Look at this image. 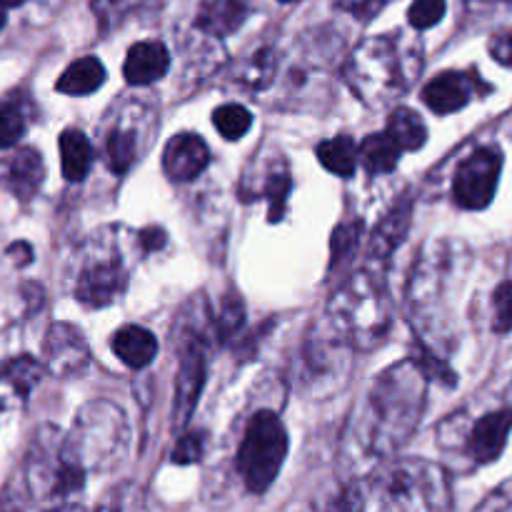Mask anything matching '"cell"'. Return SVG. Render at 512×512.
<instances>
[{"label":"cell","instance_id":"6da1fadb","mask_svg":"<svg viewBox=\"0 0 512 512\" xmlns=\"http://www.w3.org/2000/svg\"><path fill=\"white\" fill-rule=\"evenodd\" d=\"M425 370L415 360H403L385 370L373 385L368 418L355 438L363 458L380 460L398 453L420 423L425 408Z\"/></svg>","mask_w":512,"mask_h":512},{"label":"cell","instance_id":"7a4b0ae2","mask_svg":"<svg viewBox=\"0 0 512 512\" xmlns=\"http://www.w3.org/2000/svg\"><path fill=\"white\" fill-rule=\"evenodd\" d=\"M450 503L448 473L423 458L395 460L375 483L378 512H448Z\"/></svg>","mask_w":512,"mask_h":512},{"label":"cell","instance_id":"3957f363","mask_svg":"<svg viewBox=\"0 0 512 512\" xmlns=\"http://www.w3.org/2000/svg\"><path fill=\"white\" fill-rule=\"evenodd\" d=\"M63 448L75 465L88 470H108L120 463L128 448V425L123 410L108 400L88 403L75 418Z\"/></svg>","mask_w":512,"mask_h":512},{"label":"cell","instance_id":"277c9868","mask_svg":"<svg viewBox=\"0 0 512 512\" xmlns=\"http://www.w3.org/2000/svg\"><path fill=\"white\" fill-rule=\"evenodd\" d=\"M330 318L358 348L370 350L378 345L390 325L388 295L378 278L365 270L350 275L330 300Z\"/></svg>","mask_w":512,"mask_h":512},{"label":"cell","instance_id":"5b68a950","mask_svg":"<svg viewBox=\"0 0 512 512\" xmlns=\"http://www.w3.org/2000/svg\"><path fill=\"white\" fill-rule=\"evenodd\" d=\"M288 458V430L273 410L253 415L238 450V473L255 495L268 493Z\"/></svg>","mask_w":512,"mask_h":512},{"label":"cell","instance_id":"8992f818","mask_svg":"<svg viewBox=\"0 0 512 512\" xmlns=\"http://www.w3.org/2000/svg\"><path fill=\"white\" fill-rule=\"evenodd\" d=\"M343 78L365 105L383 108L400 93V63L393 40L388 35L365 38L345 63Z\"/></svg>","mask_w":512,"mask_h":512},{"label":"cell","instance_id":"52a82bcc","mask_svg":"<svg viewBox=\"0 0 512 512\" xmlns=\"http://www.w3.org/2000/svg\"><path fill=\"white\" fill-rule=\"evenodd\" d=\"M28 473L30 488L38 498H68L78 493L85 483V470L68 458L58 430L50 433L48 440L40 438L30 458Z\"/></svg>","mask_w":512,"mask_h":512},{"label":"cell","instance_id":"ba28073f","mask_svg":"<svg viewBox=\"0 0 512 512\" xmlns=\"http://www.w3.org/2000/svg\"><path fill=\"white\" fill-rule=\"evenodd\" d=\"M503 170V155L495 148H480L460 163L453 180L455 203L465 210H483L493 200Z\"/></svg>","mask_w":512,"mask_h":512},{"label":"cell","instance_id":"9c48e42d","mask_svg":"<svg viewBox=\"0 0 512 512\" xmlns=\"http://www.w3.org/2000/svg\"><path fill=\"white\" fill-rule=\"evenodd\" d=\"M128 285V273L118 258L90 260L78 275L75 298L88 308H105L123 295Z\"/></svg>","mask_w":512,"mask_h":512},{"label":"cell","instance_id":"30bf717a","mask_svg":"<svg viewBox=\"0 0 512 512\" xmlns=\"http://www.w3.org/2000/svg\"><path fill=\"white\" fill-rule=\"evenodd\" d=\"M45 355H48V368L63 378L80 373L90 360L83 333L68 323H55L50 328L48 340H45Z\"/></svg>","mask_w":512,"mask_h":512},{"label":"cell","instance_id":"8fae6325","mask_svg":"<svg viewBox=\"0 0 512 512\" xmlns=\"http://www.w3.org/2000/svg\"><path fill=\"white\" fill-rule=\"evenodd\" d=\"M205 383V355L198 343L190 345L180 358L178 378H175V405H173V420L175 428H185L193 415L195 405H198L200 390Z\"/></svg>","mask_w":512,"mask_h":512},{"label":"cell","instance_id":"7c38bea8","mask_svg":"<svg viewBox=\"0 0 512 512\" xmlns=\"http://www.w3.org/2000/svg\"><path fill=\"white\" fill-rule=\"evenodd\" d=\"M210 150L205 140L195 133H180L165 145L163 153V170L170 180H193L208 168Z\"/></svg>","mask_w":512,"mask_h":512},{"label":"cell","instance_id":"4fadbf2b","mask_svg":"<svg viewBox=\"0 0 512 512\" xmlns=\"http://www.w3.org/2000/svg\"><path fill=\"white\" fill-rule=\"evenodd\" d=\"M512 430V413L510 410H498L488 413L475 423V428L468 435V455L478 465H488L503 455L505 443Z\"/></svg>","mask_w":512,"mask_h":512},{"label":"cell","instance_id":"5bb4252c","mask_svg":"<svg viewBox=\"0 0 512 512\" xmlns=\"http://www.w3.org/2000/svg\"><path fill=\"white\" fill-rule=\"evenodd\" d=\"M0 178H3L5 188L20 200H30L40 190L45 178V165L40 153L23 148L15 150L10 158L0 163Z\"/></svg>","mask_w":512,"mask_h":512},{"label":"cell","instance_id":"9a60e30c","mask_svg":"<svg viewBox=\"0 0 512 512\" xmlns=\"http://www.w3.org/2000/svg\"><path fill=\"white\" fill-rule=\"evenodd\" d=\"M475 93V80L465 73H455V70H448V73H440L425 85L423 100L433 113L448 115L458 113L465 105L470 103Z\"/></svg>","mask_w":512,"mask_h":512},{"label":"cell","instance_id":"2e32d148","mask_svg":"<svg viewBox=\"0 0 512 512\" xmlns=\"http://www.w3.org/2000/svg\"><path fill=\"white\" fill-rule=\"evenodd\" d=\"M250 10H253V0H203L195 25L200 33L225 38L248 20Z\"/></svg>","mask_w":512,"mask_h":512},{"label":"cell","instance_id":"e0dca14e","mask_svg":"<svg viewBox=\"0 0 512 512\" xmlns=\"http://www.w3.org/2000/svg\"><path fill=\"white\" fill-rule=\"evenodd\" d=\"M170 68V53L158 40H143L128 50L123 73L130 85H150L163 78Z\"/></svg>","mask_w":512,"mask_h":512},{"label":"cell","instance_id":"ac0fdd59","mask_svg":"<svg viewBox=\"0 0 512 512\" xmlns=\"http://www.w3.org/2000/svg\"><path fill=\"white\" fill-rule=\"evenodd\" d=\"M113 353L123 360L128 368H148L158 355V340L148 328L140 325H125L113 335Z\"/></svg>","mask_w":512,"mask_h":512},{"label":"cell","instance_id":"d6986e66","mask_svg":"<svg viewBox=\"0 0 512 512\" xmlns=\"http://www.w3.org/2000/svg\"><path fill=\"white\" fill-rule=\"evenodd\" d=\"M45 368L33 358H18L0 373V403H23L30 390L43 380Z\"/></svg>","mask_w":512,"mask_h":512},{"label":"cell","instance_id":"ffe728a7","mask_svg":"<svg viewBox=\"0 0 512 512\" xmlns=\"http://www.w3.org/2000/svg\"><path fill=\"white\" fill-rule=\"evenodd\" d=\"M60 163H63V175L70 183H78L88 175L93 165V145L85 138L83 130L68 128L60 135Z\"/></svg>","mask_w":512,"mask_h":512},{"label":"cell","instance_id":"44dd1931","mask_svg":"<svg viewBox=\"0 0 512 512\" xmlns=\"http://www.w3.org/2000/svg\"><path fill=\"white\" fill-rule=\"evenodd\" d=\"M400 155H403V150H400V145L390 138L388 130L368 135V138L358 145V163L373 175L395 170V165L400 163Z\"/></svg>","mask_w":512,"mask_h":512},{"label":"cell","instance_id":"7402d4cb","mask_svg":"<svg viewBox=\"0 0 512 512\" xmlns=\"http://www.w3.org/2000/svg\"><path fill=\"white\" fill-rule=\"evenodd\" d=\"M105 80V68L98 58L93 55H85V58L75 60L65 68V73L60 75L58 90L65 95H88L93 90H98Z\"/></svg>","mask_w":512,"mask_h":512},{"label":"cell","instance_id":"603a6c76","mask_svg":"<svg viewBox=\"0 0 512 512\" xmlns=\"http://www.w3.org/2000/svg\"><path fill=\"white\" fill-rule=\"evenodd\" d=\"M318 158L330 173L348 178L358 168V145L348 135H338V138H330L318 145Z\"/></svg>","mask_w":512,"mask_h":512},{"label":"cell","instance_id":"cb8c5ba5","mask_svg":"<svg viewBox=\"0 0 512 512\" xmlns=\"http://www.w3.org/2000/svg\"><path fill=\"white\" fill-rule=\"evenodd\" d=\"M410 228V208L408 205H400L398 210L388 215V218L380 223V228L375 230L373 243H370V255L373 258H388L395 248L405 240Z\"/></svg>","mask_w":512,"mask_h":512},{"label":"cell","instance_id":"d4e9b609","mask_svg":"<svg viewBox=\"0 0 512 512\" xmlns=\"http://www.w3.org/2000/svg\"><path fill=\"white\" fill-rule=\"evenodd\" d=\"M390 138L400 145V150H418L428 140V128H425L423 118L410 108H398L388 120Z\"/></svg>","mask_w":512,"mask_h":512},{"label":"cell","instance_id":"484cf974","mask_svg":"<svg viewBox=\"0 0 512 512\" xmlns=\"http://www.w3.org/2000/svg\"><path fill=\"white\" fill-rule=\"evenodd\" d=\"M108 165L113 173H125L130 165L135 163L138 158V140H135V130L128 128H118L110 133L108 138Z\"/></svg>","mask_w":512,"mask_h":512},{"label":"cell","instance_id":"4316f807","mask_svg":"<svg viewBox=\"0 0 512 512\" xmlns=\"http://www.w3.org/2000/svg\"><path fill=\"white\" fill-rule=\"evenodd\" d=\"M213 123L223 138L238 140L243 138V135L250 130V125H253V115H250V110L243 108V105L228 103V105H220V108L215 110Z\"/></svg>","mask_w":512,"mask_h":512},{"label":"cell","instance_id":"83f0119b","mask_svg":"<svg viewBox=\"0 0 512 512\" xmlns=\"http://www.w3.org/2000/svg\"><path fill=\"white\" fill-rule=\"evenodd\" d=\"M290 188H293V180H290V175L285 173L283 168L270 170V173L265 175V183L263 188H260V195L270 200V220L283 218Z\"/></svg>","mask_w":512,"mask_h":512},{"label":"cell","instance_id":"f1b7e54d","mask_svg":"<svg viewBox=\"0 0 512 512\" xmlns=\"http://www.w3.org/2000/svg\"><path fill=\"white\" fill-rule=\"evenodd\" d=\"M275 65H278L275 63V55L270 53V50H260V53H255V58H250L248 63L243 65L238 80L248 85V88H265V85L273 80Z\"/></svg>","mask_w":512,"mask_h":512},{"label":"cell","instance_id":"f546056e","mask_svg":"<svg viewBox=\"0 0 512 512\" xmlns=\"http://www.w3.org/2000/svg\"><path fill=\"white\" fill-rule=\"evenodd\" d=\"M25 133V115L13 100H0V150L13 148Z\"/></svg>","mask_w":512,"mask_h":512},{"label":"cell","instance_id":"4dcf8cb0","mask_svg":"<svg viewBox=\"0 0 512 512\" xmlns=\"http://www.w3.org/2000/svg\"><path fill=\"white\" fill-rule=\"evenodd\" d=\"M245 323V308H243V300L238 298V293H230L228 298L223 300L218 310V318H215V328L223 338H230L240 330V325Z\"/></svg>","mask_w":512,"mask_h":512},{"label":"cell","instance_id":"1f68e13d","mask_svg":"<svg viewBox=\"0 0 512 512\" xmlns=\"http://www.w3.org/2000/svg\"><path fill=\"white\" fill-rule=\"evenodd\" d=\"M445 15V0H413L408 20L413 28L428 30L438 25Z\"/></svg>","mask_w":512,"mask_h":512},{"label":"cell","instance_id":"d6a6232c","mask_svg":"<svg viewBox=\"0 0 512 512\" xmlns=\"http://www.w3.org/2000/svg\"><path fill=\"white\" fill-rule=\"evenodd\" d=\"M360 230H363V225L350 223V225H343V228H338L333 233V265L335 268H338L343 260H348L350 255L355 253V248H358V240H360Z\"/></svg>","mask_w":512,"mask_h":512},{"label":"cell","instance_id":"836d02e7","mask_svg":"<svg viewBox=\"0 0 512 512\" xmlns=\"http://www.w3.org/2000/svg\"><path fill=\"white\" fill-rule=\"evenodd\" d=\"M205 453V433L203 430H195V433L180 435L178 445L173 450V463L178 465H190L198 463Z\"/></svg>","mask_w":512,"mask_h":512},{"label":"cell","instance_id":"e575fe53","mask_svg":"<svg viewBox=\"0 0 512 512\" xmlns=\"http://www.w3.org/2000/svg\"><path fill=\"white\" fill-rule=\"evenodd\" d=\"M493 328L498 333L512 330V283H503L493 295Z\"/></svg>","mask_w":512,"mask_h":512},{"label":"cell","instance_id":"d590c367","mask_svg":"<svg viewBox=\"0 0 512 512\" xmlns=\"http://www.w3.org/2000/svg\"><path fill=\"white\" fill-rule=\"evenodd\" d=\"M135 5H138V0H93V10L105 25L123 20Z\"/></svg>","mask_w":512,"mask_h":512},{"label":"cell","instance_id":"8d00e7d4","mask_svg":"<svg viewBox=\"0 0 512 512\" xmlns=\"http://www.w3.org/2000/svg\"><path fill=\"white\" fill-rule=\"evenodd\" d=\"M365 510V495L360 490V485H348L343 493L335 498V503L330 505L328 512H363Z\"/></svg>","mask_w":512,"mask_h":512},{"label":"cell","instance_id":"74e56055","mask_svg":"<svg viewBox=\"0 0 512 512\" xmlns=\"http://www.w3.org/2000/svg\"><path fill=\"white\" fill-rule=\"evenodd\" d=\"M135 493H130L128 488H120V490H113V493H108L103 498V503L95 508V512H135V508H130V505L135 503L133 498Z\"/></svg>","mask_w":512,"mask_h":512},{"label":"cell","instance_id":"f35d334b","mask_svg":"<svg viewBox=\"0 0 512 512\" xmlns=\"http://www.w3.org/2000/svg\"><path fill=\"white\" fill-rule=\"evenodd\" d=\"M490 55L498 60L500 65L512 68V30H500L490 38Z\"/></svg>","mask_w":512,"mask_h":512},{"label":"cell","instance_id":"ab89813d","mask_svg":"<svg viewBox=\"0 0 512 512\" xmlns=\"http://www.w3.org/2000/svg\"><path fill=\"white\" fill-rule=\"evenodd\" d=\"M475 512H512V483L495 490L490 498H485L483 503H480V508Z\"/></svg>","mask_w":512,"mask_h":512},{"label":"cell","instance_id":"60d3db41","mask_svg":"<svg viewBox=\"0 0 512 512\" xmlns=\"http://www.w3.org/2000/svg\"><path fill=\"white\" fill-rule=\"evenodd\" d=\"M140 243H143L145 250H160L165 245V230L163 228L140 230Z\"/></svg>","mask_w":512,"mask_h":512},{"label":"cell","instance_id":"b9f144b4","mask_svg":"<svg viewBox=\"0 0 512 512\" xmlns=\"http://www.w3.org/2000/svg\"><path fill=\"white\" fill-rule=\"evenodd\" d=\"M50 512H83V508H80V505H60V508H55Z\"/></svg>","mask_w":512,"mask_h":512},{"label":"cell","instance_id":"7bdbcfd3","mask_svg":"<svg viewBox=\"0 0 512 512\" xmlns=\"http://www.w3.org/2000/svg\"><path fill=\"white\" fill-rule=\"evenodd\" d=\"M25 0H0V5H3V8H15V5H23Z\"/></svg>","mask_w":512,"mask_h":512},{"label":"cell","instance_id":"ee69618b","mask_svg":"<svg viewBox=\"0 0 512 512\" xmlns=\"http://www.w3.org/2000/svg\"><path fill=\"white\" fill-rule=\"evenodd\" d=\"M5 25V10H3V5H0V28H3Z\"/></svg>","mask_w":512,"mask_h":512},{"label":"cell","instance_id":"f6af8a7d","mask_svg":"<svg viewBox=\"0 0 512 512\" xmlns=\"http://www.w3.org/2000/svg\"><path fill=\"white\" fill-rule=\"evenodd\" d=\"M283 3H295V0H283Z\"/></svg>","mask_w":512,"mask_h":512}]
</instances>
